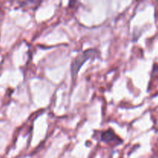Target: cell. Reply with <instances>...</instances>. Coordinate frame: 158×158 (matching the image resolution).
<instances>
[{
	"label": "cell",
	"instance_id": "obj_1",
	"mask_svg": "<svg viewBox=\"0 0 158 158\" xmlns=\"http://www.w3.org/2000/svg\"><path fill=\"white\" fill-rule=\"evenodd\" d=\"M98 53L99 52L97 49H89L84 51L83 53H81L77 58L74 59L72 63V65H71V74H72V77L73 78H76L80 67L83 66V63L86 61H87L89 59L97 56Z\"/></svg>",
	"mask_w": 158,
	"mask_h": 158
},
{
	"label": "cell",
	"instance_id": "obj_2",
	"mask_svg": "<svg viewBox=\"0 0 158 158\" xmlns=\"http://www.w3.org/2000/svg\"><path fill=\"white\" fill-rule=\"evenodd\" d=\"M101 140L102 141L105 142V143H111V142L117 141V140H121L117 137V135L114 134V132L111 129L108 130V131H105L102 134Z\"/></svg>",
	"mask_w": 158,
	"mask_h": 158
}]
</instances>
